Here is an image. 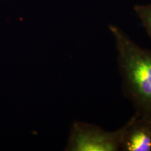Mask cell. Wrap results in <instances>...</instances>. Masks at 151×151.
I'll return each mask as SVG.
<instances>
[{
    "label": "cell",
    "mask_w": 151,
    "mask_h": 151,
    "mask_svg": "<svg viewBox=\"0 0 151 151\" xmlns=\"http://www.w3.org/2000/svg\"><path fill=\"white\" fill-rule=\"evenodd\" d=\"M120 150L151 151V118L136 113L122 126Z\"/></svg>",
    "instance_id": "3957f363"
},
{
    "label": "cell",
    "mask_w": 151,
    "mask_h": 151,
    "mask_svg": "<svg viewBox=\"0 0 151 151\" xmlns=\"http://www.w3.org/2000/svg\"><path fill=\"white\" fill-rule=\"evenodd\" d=\"M109 29L115 39L124 94L136 113L151 118V50L139 46L116 25Z\"/></svg>",
    "instance_id": "6da1fadb"
},
{
    "label": "cell",
    "mask_w": 151,
    "mask_h": 151,
    "mask_svg": "<svg viewBox=\"0 0 151 151\" xmlns=\"http://www.w3.org/2000/svg\"><path fill=\"white\" fill-rule=\"evenodd\" d=\"M122 134V127L110 132L88 122L74 121L71 125L65 150H119Z\"/></svg>",
    "instance_id": "7a4b0ae2"
},
{
    "label": "cell",
    "mask_w": 151,
    "mask_h": 151,
    "mask_svg": "<svg viewBox=\"0 0 151 151\" xmlns=\"http://www.w3.org/2000/svg\"><path fill=\"white\" fill-rule=\"evenodd\" d=\"M134 11L142 22L146 32L151 38V4L136 5Z\"/></svg>",
    "instance_id": "277c9868"
}]
</instances>
